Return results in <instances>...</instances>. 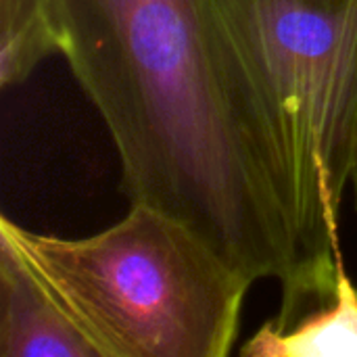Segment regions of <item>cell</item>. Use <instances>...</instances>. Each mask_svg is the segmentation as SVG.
<instances>
[{
    "instance_id": "7a4b0ae2",
    "label": "cell",
    "mask_w": 357,
    "mask_h": 357,
    "mask_svg": "<svg viewBox=\"0 0 357 357\" xmlns=\"http://www.w3.org/2000/svg\"><path fill=\"white\" fill-rule=\"evenodd\" d=\"M234 132L293 241L282 297L333 282L357 155V0H199Z\"/></svg>"
},
{
    "instance_id": "5b68a950",
    "label": "cell",
    "mask_w": 357,
    "mask_h": 357,
    "mask_svg": "<svg viewBox=\"0 0 357 357\" xmlns=\"http://www.w3.org/2000/svg\"><path fill=\"white\" fill-rule=\"evenodd\" d=\"M0 357H100L2 236Z\"/></svg>"
},
{
    "instance_id": "277c9868",
    "label": "cell",
    "mask_w": 357,
    "mask_h": 357,
    "mask_svg": "<svg viewBox=\"0 0 357 357\" xmlns=\"http://www.w3.org/2000/svg\"><path fill=\"white\" fill-rule=\"evenodd\" d=\"M245 357H357V287L345 266L318 291L282 299L243 347Z\"/></svg>"
},
{
    "instance_id": "6da1fadb",
    "label": "cell",
    "mask_w": 357,
    "mask_h": 357,
    "mask_svg": "<svg viewBox=\"0 0 357 357\" xmlns=\"http://www.w3.org/2000/svg\"><path fill=\"white\" fill-rule=\"evenodd\" d=\"M61 56L98 111L130 203L195 226L253 280L291 282L287 224L222 98L199 0H54Z\"/></svg>"
},
{
    "instance_id": "52a82bcc",
    "label": "cell",
    "mask_w": 357,
    "mask_h": 357,
    "mask_svg": "<svg viewBox=\"0 0 357 357\" xmlns=\"http://www.w3.org/2000/svg\"><path fill=\"white\" fill-rule=\"evenodd\" d=\"M351 192H354V203H356V209H357V155H356V167H354V176H351V188H349Z\"/></svg>"
},
{
    "instance_id": "3957f363",
    "label": "cell",
    "mask_w": 357,
    "mask_h": 357,
    "mask_svg": "<svg viewBox=\"0 0 357 357\" xmlns=\"http://www.w3.org/2000/svg\"><path fill=\"white\" fill-rule=\"evenodd\" d=\"M107 230L59 238L0 220V236L100 357H226L253 278L195 226L130 203Z\"/></svg>"
},
{
    "instance_id": "8992f818",
    "label": "cell",
    "mask_w": 357,
    "mask_h": 357,
    "mask_svg": "<svg viewBox=\"0 0 357 357\" xmlns=\"http://www.w3.org/2000/svg\"><path fill=\"white\" fill-rule=\"evenodd\" d=\"M50 54H61L54 0H0V84L25 82Z\"/></svg>"
}]
</instances>
